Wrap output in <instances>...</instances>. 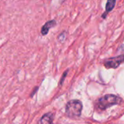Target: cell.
<instances>
[{
	"instance_id": "3",
	"label": "cell",
	"mask_w": 124,
	"mask_h": 124,
	"mask_svg": "<svg viewBox=\"0 0 124 124\" xmlns=\"http://www.w3.org/2000/svg\"><path fill=\"white\" fill-rule=\"evenodd\" d=\"M124 62V54L118 55L116 57H111L108 59L105 62V66L106 68H117L121 63Z\"/></svg>"
},
{
	"instance_id": "1",
	"label": "cell",
	"mask_w": 124,
	"mask_h": 124,
	"mask_svg": "<svg viewBox=\"0 0 124 124\" xmlns=\"http://www.w3.org/2000/svg\"><path fill=\"white\" fill-rule=\"evenodd\" d=\"M83 105L81 101L74 100L69 101L65 107V113L70 118H79L81 115Z\"/></svg>"
},
{
	"instance_id": "2",
	"label": "cell",
	"mask_w": 124,
	"mask_h": 124,
	"mask_svg": "<svg viewBox=\"0 0 124 124\" xmlns=\"http://www.w3.org/2000/svg\"><path fill=\"white\" fill-rule=\"evenodd\" d=\"M121 102V99L114 94H106L101 97L97 103L98 108L101 110H105L112 106L119 105Z\"/></svg>"
},
{
	"instance_id": "5",
	"label": "cell",
	"mask_w": 124,
	"mask_h": 124,
	"mask_svg": "<svg viewBox=\"0 0 124 124\" xmlns=\"http://www.w3.org/2000/svg\"><path fill=\"white\" fill-rule=\"evenodd\" d=\"M53 115L49 113L44 115L41 119V124H52Z\"/></svg>"
},
{
	"instance_id": "4",
	"label": "cell",
	"mask_w": 124,
	"mask_h": 124,
	"mask_svg": "<svg viewBox=\"0 0 124 124\" xmlns=\"http://www.w3.org/2000/svg\"><path fill=\"white\" fill-rule=\"evenodd\" d=\"M55 25H56V22H55V20H54L46 22V23L44 25V26L42 27V28H41V34L44 35H44H46V34L48 33L49 31V29H50L51 28L54 27Z\"/></svg>"
},
{
	"instance_id": "6",
	"label": "cell",
	"mask_w": 124,
	"mask_h": 124,
	"mask_svg": "<svg viewBox=\"0 0 124 124\" xmlns=\"http://www.w3.org/2000/svg\"><path fill=\"white\" fill-rule=\"evenodd\" d=\"M116 3V1H108L107 2V4H106V7H105V13L102 15V17H103V18H105V15L114 8Z\"/></svg>"
}]
</instances>
